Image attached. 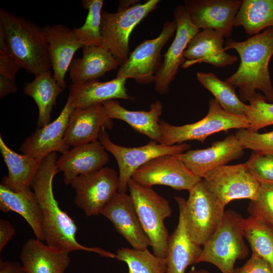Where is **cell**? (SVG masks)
<instances>
[{"label": "cell", "mask_w": 273, "mask_h": 273, "mask_svg": "<svg viewBox=\"0 0 273 273\" xmlns=\"http://www.w3.org/2000/svg\"><path fill=\"white\" fill-rule=\"evenodd\" d=\"M189 192L185 205L187 232L193 242L204 245L219 226L225 206L206 189L203 179Z\"/></svg>", "instance_id": "8"}, {"label": "cell", "mask_w": 273, "mask_h": 273, "mask_svg": "<svg viewBox=\"0 0 273 273\" xmlns=\"http://www.w3.org/2000/svg\"><path fill=\"white\" fill-rule=\"evenodd\" d=\"M126 80L116 77L105 82L94 80L78 84L71 83L68 99L74 109L87 108L111 100H133L134 98L127 93Z\"/></svg>", "instance_id": "25"}, {"label": "cell", "mask_w": 273, "mask_h": 273, "mask_svg": "<svg viewBox=\"0 0 273 273\" xmlns=\"http://www.w3.org/2000/svg\"><path fill=\"white\" fill-rule=\"evenodd\" d=\"M116 259L125 262L128 273H167L165 258L152 253L147 249L120 248L116 252Z\"/></svg>", "instance_id": "35"}, {"label": "cell", "mask_w": 273, "mask_h": 273, "mask_svg": "<svg viewBox=\"0 0 273 273\" xmlns=\"http://www.w3.org/2000/svg\"><path fill=\"white\" fill-rule=\"evenodd\" d=\"M81 4L82 7L87 10V15L81 27L72 29L74 35L83 47H103L101 24L104 1L83 0Z\"/></svg>", "instance_id": "34"}, {"label": "cell", "mask_w": 273, "mask_h": 273, "mask_svg": "<svg viewBox=\"0 0 273 273\" xmlns=\"http://www.w3.org/2000/svg\"><path fill=\"white\" fill-rule=\"evenodd\" d=\"M203 181L206 189L224 206L236 199L255 200L260 186L245 163L219 167L209 171Z\"/></svg>", "instance_id": "12"}, {"label": "cell", "mask_w": 273, "mask_h": 273, "mask_svg": "<svg viewBox=\"0 0 273 273\" xmlns=\"http://www.w3.org/2000/svg\"><path fill=\"white\" fill-rule=\"evenodd\" d=\"M101 214L113 223L116 231L133 248L144 250L151 246L150 241L142 226L130 195L117 192Z\"/></svg>", "instance_id": "18"}, {"label": "cell", "mask_w": 273, "mask_h": 273, "mask_svg": "<svg viewBox=\"0 0 273 273\" xmlns=\"http://www.w3.org/2000/svg\"><path fill=\"white\" fill-rule=\"evenodd\" d=\"M70 185L75 191V205L87 216H90L101 214L118 192L119 177L113 168L104 167L95 172L78 176Z\"/></svg>", "instance_id": "11"}, {"label": "cell", "mask_w": 273, "mask_h": 273, "mask_svg": "<svg viewBox=\"0 0 273 273\" xmlns=\"http://www.w3.org/2000/svg\"><path fill=\"white\" fill-rule=\"evenodd\" d=\"M235 134L245 149L261 155H273V131L260 133L240 129Z\"/></svg>", "instance_id": "38"}, {"label": "cell", "mask_w": 273, "mask_h": 273, "mask_svg": "<svg viewBox=\"0 0 273 273\" xmlns=\"http://www.w3.org/2000/svg\"><path fill=\"white\" fill-rule=\"evenodd\" d=\"M245 148L235 135L231 134L204 149L189 150L174 155L194 174L203 179L210 171L241 158Z\"/></svg>", "instance_id": "16"}, {"label": "cell", "mask_w": 273, "mask_h": 273, "mask_svg": "<svg viewBox=\"0 0 273 273\" xmlns=\"http://www.w3.org/2000/svg\"><path fill=\"white\" fill-rule=\"evenodd\" d=\"M243 232L252 253L266 260L273 267V230L252 216L244 218Z\"/></svg>", "instance_id": "33"}, {"label": "cell", "mask_w": 273, "mask_h": 273, "mask_svg": "<svg viewBox=\"0 0 273 273\" xmlns=\"http://www.w3.org/2000/svg\"><path fill=\"white\" fill-rule=\"evenodd\" d=\"M224 49L235 50L240 57L237 70L224 80L239 88L240 100L249 102L257 93L256 90H259L269 103H273V86L268 70L273 55V27L244 41L227 38Z\"/></svg>", "instance_id": "2"}, {"label": "cell", "mask_w": 273, "mask_h": 273, "mask_svg": "<svg viewBox=\"0 0 273 273\" xmlns=\"http://www.w3.org/2000/svg\"><path fill=\"white\" fill-rule=\"evenodd\" d=\"M42 29L49 45L53 77L65 89V76L73 56L83 46L76 39L72 29L64 25H46Z\"/></svg>", "instance_id": "23"}, {"label": "cell", "mask_w": 273, "mask_h": 273, "mask_svg": "<svg viewBox=\"0 0 273 273\" xmlns=\"http://www.w3.org/2000/svg\"><path fill=\"white\" fill-rule=\"evenodd\" d=\"M113 121L102 104L87 108L74 109L70 115L64 136L72 147L97 141L102 128L111 129Z\"/></svg>", "instance_id": "21"}, {"label": "cell", "mask_w": 273, "mask_h": 273, "mask_svg": "<svg viewBox=\"0 0 273 273\" xmlns=\"http://www.w3.org/2000/svg\"><path fill=\"white\" fill-rule=\"evenodd\" d=\"M248 211L273 230V183L260 184L257 197L250 201Z\"/></svg>", "instance_id": "37"}, {"label": "cell", "mask_w": 273, "mask_h": 273, "mask_svg": "<svg viewBox=\"0 0 273 273\" xmlns=\"http://www.w3.org/2000/svg\"><path fill=\"white\" fill-rule=\"evenodd\" d=\"M58 158L57 153H53L42 160L31 185L41 212L44 241L50 246L69 253L81 250L116 259V254L99 247L84 246L77 241V225L60 207L54 195L53 181L59 172L56 165Z\"/></svg>", "instance_id": "1"}, {"label": "cell", "mask_w": 273, "mask_h": 273, "mask_svg": "<svg viewBox=\"0 0 273 273\" xmlns=\"http://www.w3.org/2000/svg\"><path fill=\"white\" fill-rule=\"evenodd\" d=\"M102 104L111 119L124 121L136 131L147 136L152 141L161 143L159 121L163 105L160 101L157 100L151 103L149 111L127 110L117 100L107 101Z\"/></svg>", "instance_id": "27"}, {"label": "cell", "mask_w": 273, "mask_h": 273, "mask_svg": "<svg viewBox=\"0 0 273 273\" xmlns=\"http://www.w3.org/2000/svg\"><path fill=\"white\" fill-rule=\"evenodd\" d=\"M81 58L72 60L69 74L72 84L97 79L120 67L119 62L104 47L83 46Z\"/></svg>", "instance_id": "26"}, {"label": "cell", "mask_w": 273, "mask_h": 273, "mask_svg": "<svg viewBox=\"0 0 273 273\" xmlns=\"http://www.w3.org/2000/svg\"><path fill=\"white\" fill-rule=\"evenodd\" d=\"M197 78L213 95L214 99L224 110L234 115L246 116L248 105L244 104L238 98L235 86L221 80L212 73L198 72Z\"/></svg>", "instance_id": "32"}, {"label": "cell", "mask_w": 273, "mask_h": 273, "mask_svg": "<svg viewBox=\"0 0 273 273\" xmlns=\"http://www.w3.org/2000/svg\"><path fill=\"white\" fill-rule=\"evenodd\" d=\"M0 210L5 213L13 211L20 214L29 224L36 238L44 241L40 208L30 188L14 192L0 185Z\"/></svg>", "instance_id": "28"}, {"label": "cell", "mask_w": 273, "mask_h": 273, "mask_svg": "<svg viewBox=\"0 0 273 273\" xmlns=\"http://www.w3.org/2000/svg\"><path fill=\"white\" fill-rule=\"evenodd\" d=\"M159 125L160 144L166 146L192 140L203 143L212 134L233 128L248 129L250 126L246 116H238L225 111L214 99L209 101L207 114L196 122L175 126L160 120Z\"/></svg>", "instance_id": "6"}, {"label": "cell", "mask_w": 273, "mask_h": 273, "mask_svg": "<svg viewBox=\"0 0 273 273\" xmlns=\"http://www.w3.org/2000/svg\"><path fill=\"white\" fill-rule=\"evenodd\" d=\"M109 161L106 150L99 141L74 147L58 158L56 167L63 172L64 182L70 185L80 175L95 172Z\"/></svg>", "instance_id": "20"}, {"label": "cell", "mask_w": 273, "mask_h": 273, "mask_svg": "<svg viewBox=\"0 0 273 273\" xmlns=\"http://www.w3.org/2000/svg\"><path fill=\"white\" fill-rule=\"evenodd\" d=\"M233 273H273V267L266 260L252 253L244 265L235 268Z\"/></svg>", "instance_id": "41"}, {"label": "cell", "mask_w": 273, "mask_h": 273, "mask_svg": "<svg viewBox=\"0 0 273 273\" xmlns=\"http://www.w3.org/2000/svg\"><path fill=\"white\" fill-rule=\"evenodd\" d=\"M62 88L54 78L50 70L37 74L31 82L25 84L24 93L31 97L37 106V127H43L51 122V113Z\"/></svg>", "instance_id": "30"}, {"label": "cell", "mask_w": 273, "mask_h": 273, "mask_svg": "<svg viewBox=\"0 0 273 273\" xmlns=\"http://www.w3.org/2000/svg\"><path fill=\"white\" fill-rule=\"evenodd\" d=\"M160 0H149L131 7L119 9L115 13L102 10L101 32L103 46L119 62L120 66L127 60L129 39L134 27L155 10Z\"/></svg>", "instance_id": "7"}, {"label": "cell", "mask_w": 273, "mask_h": 273, "mask_svg": "<svg viewBox=\"0 0 273 273\" xmlns=\"http://www.w3.org/2000/svg\"><path fill=\"white\" fill-rule=\"evenodd\" d=\"M242 2L243 0H186L184 6L198 29L219 31L229 38Z\"/></svg>", "instance_id": "15"}, {"label": "cell", "mask_w": 273, "mask_h": 273, "mask_svg": "<svg viewBox=\"0 0 273 273\" xmlns=\"http://www.w3.org/2000/svg\"><path fill=\"white\" fill-rule=\"evenodd\" d=\"M245 164L249 173L260 184L273 183V155L253 152Z\"/></svg>", "instance_id": "39"}, {"label": "cell", "mask_w": 273, "mask_h": 273, "mask_svg": "<svg viewBox=\"0 0 273 273\" xmlns=\"http://www.w3.org/2000/svg\"><path fill=\"white\" fill-rule=\"evenodd\" d=\"M173 17L177 24L176 34L167 52L162 55L163 60L154 82L155 90L160 95L169 92V85L175 78L178 68L185 61L184 54L189 42L200 31L193 24L184 5L176 7Z\"/></svg>", "instance_id": "14"}, {"label": "cell", "mask_w": 273, "mask_h": 273, "mask_svg": "<svg viewBox=\"0 0 273 273\" xmlns=\"http://www.w3.org/2000/svg\"><path fill=\"white\" fill-rule=\"evenodd\" d=\"M176 29L174 20L165 22L157 37L144 40L130 53L127 61L118 68L116 77L132 78L140 84L154 83L162 63V49Z\"/></svg>", "instance_id": "10"}, {"label": "cell", "mask_w": 273, "mask_h": 273, "mask_svg": "<svg viewBox=\"0 0 273 273\" xmlns=\"http://www.w3.org/2000/svg\"><path fill=\"white\" fill-rule=\"evenodd\" d=\"M243 220L237 212L225 211L219 226L203 245L197 263L208 262L221 273H233L236 261L247 258L249 254L244 240Z\"/></svg>", "instance_id": "4"}, {"label": "cell", "mask_w": 273, "mask_h": 273, "mask_svg": "<svg viewBox=\"0 0 273 273\" xmlns=\"http://www.w3.org/2000/svg\"><path fill=\"white\" fill-rule=\"evenodd\" d=\"M224 38L219 31L211 29L199 31L185 51V61L181 67L186 69L197 63H205L220 68L235 63L238 57L226 53Z\"/></svg>", "instance_id": "19"}, {"label": "cell", "mask_w": 273, "mask_h": 273, "mask_svg": "<svg viewBox=\"0 0 273 273\" xmlns=\"http://www.w3.org/2000/svg\"><path fill=\"white\" fill-rule=\"evenodd\" d=\"M128 188L154 254L165 258L169 235L164 221L172 212L169 202L152 188L143 186L132 179L129 180Z\"/></svg>", "instance_id": "5"}, {"label": "cell", "mask_w": 273, "mask_h": 273, "mask_svg": "<svg viewBox=\"0 0 273 273\" xmlns=\"http://www.w3.org/2000/svg\"><path fill=\"white\" fill-rule=\"evenodd\" d=\"M0 273H25L22 264L16 261H4L0 259Z\"/></svg>", "instance_id": "43"}, {"label": "cell", "mask_w": 273, "mask_h": 273, "mask_svg": "<svg viewBox=\"0 0 273 273\" xmlns=\"http://www.w3.org/2000/svg\"><path fill=\"white\" fill-rule=\"evenodd\" d=\"M18 88L15 80L0 77V99H2L9 94L14 93Z\"/></svg>", "instance_id": "44"}, {"label": "cell", "mask_w": 273, "mask_h": 273, "mask_svg": "<svg viewBox=\"0 0 273 273\" xmlns=\"http://www.w3.org/2000/svg\"><path fill=\"white\" fill-rule=\"evenodd\" d=\"M174 199L178 206L179 218L168 241L165 258L167 273H185L189 265L197 263L203 248L193 242L188 233L185 215L186 200L179 196H174Z\"/></svg>", "instance_id": "22"}, {"label": "cell", "mask_w": 273, "mask_h": 273, "mask_svg": "<svg viewBox=\"0 0 273 273\" xmlns=\"http://www.w3.org/2000/svg\"><path fill=\"white\" fill-rule=\"evenodd\" d=\"M21 69L9 53L3 38L0 36V77L15 80L17 73Z\"/></svg>", "instance_id": "40"}, {"label": "cell", "mask_w": 273, "mask_h": 273, "mask_svg": "<svg viewBox=\"0 0 273 273\" xmlns=\"http://www.w3.org/2000/svg\"><path fill=\"white\" fill-rule=\"evenodd\" d=\"M0 150L8 169V174L3 177L1 185L14 192L31 188L42 160L16 153L6 144L2 136Z\"/></svg>", "instance_id": "29"}, {"label": "cell", "mask_w": 273, "mask_h": 273, "mask_svg": "<svg viewBox=\"0 0 273 273\" xmlns=\"http://www.w3.org/2000/svg\"><path fill=\"white\" fill-rule=\"evenodd\" d=\"M131 179L147 187L163 185L175 190L188 191L202 180L174 155H164L151 159L138 168Z\"/></svg>", "instance_id": "13"}, {"label": "cell", "mask_w": 273, "mask_h": 273, "mask_svg": "<svg viewBox=\"0 0 273 273\" xmlns=\"http://www.w3.org/2000/svg\"><path fill=\"white\" fill-rule=\"evenodd\" d=\"M98 140L106 151L113 155L117 162L119 169L118 192L120 193H126L128 183L134 171L147 162L162 155L179 154L191 148L190 145L186 143L166 146L152 140L141 147H123L113 143L104 128L101 129Z\"/></svg>", "instance_id": "9"}, {"label": "cell", "mask_w": 273, "mask_h": 273, "mask_svg": "<svg viewBox=\"0 0 273 273\" xmlns=\"http://www.w3.org/2000/svg\"><path fill=\"white\" fill-rule=\"evenodd\" d=\"M265 97L259 92L249 101L246 117L250 126L247 129L257 132L273 125V103H267Z\"/></svg>", "instance_id": "36"}, {"label": "cell", "mask_w": 273, "mask_h": 273, "mask_svg": "<svg viewBox=\"0 0 273 273\" xmlns=\"http://www.w3.org/2000/svg\"><path fill=\"white\" fill-rule=\"evenodd\" d=\"M234 26L243 27L246 33L253 36L273 27V0H243Z\"/></svg>", "instance_id": "31"}, {"label": "cell", "mask_w": 273, "mask_h": 273, "mask_svg": "<svg viewBox=\"0 0 273 273\" xmlns=\"http://www.w3.org/2000/svg\"><path fill=\"white\" fill-rule=\"evenodd\" d=\"M15 234V230L8 220L0 219V252Z\"/></svg>", "instance_id": "42"}, {"label": "cell", "mask_w": 273, "mask_h": 273, "mask_svg": "<svg viewBox=\"0 0 273 273\" xmlns=\"http://www.w3.org/2000/svg\"><path fill=\"white\" fill-rule=\"evenodd\" d=\"M74 109L67 101L58 117L48 125L37 127L22 143L19 151L23 154L42 160L53 153L63 154L69 149L64 140L69 118Z\"/></svg>", "instance_id": "17"}, {"label": "cell", "mask_w": 273, "mask_h": 273, "mask_svg": "<svg viewBox=\"0 0 273 273\" xmlns=\"http://www.w3.org/2000/svg\"><path fill=\"white\" fill-rule=\"evenodd\" d=\"M188 273H210L207 270L205 269L200 268L196 269L194 267L191 268Z\"/></svg>", "instance_id": "45"}, {"label": "cell", "mask_w": 273, "mask_h": 273, "mask_svg": "<svg viewBox=\"0 0 273 273\" xmlns=\"http://www.w3.org/2000/svg\"><path fill=\"white\" fill-rule=\"evenodd\" d=\"M0 36L9 53L21 68L35 76L50 70L49 45L42 27L2 8Z\"/></svg>", "instance_id": "3"}, {"label": "cell", "mask_w": 273, "mask_h": 273, "mask_svg": "<svg viewBox=\"0 0 273 273\" xmlns=\"http://www.w3.org/2000/svg\"><path fill=\"white\" fill-rule=\"evenodd\" d=\"M69 253L30 239L22 246L20 259L25 273H65L70 263Z\"/></svg>", "instance_id": "24"}]
</instances>
